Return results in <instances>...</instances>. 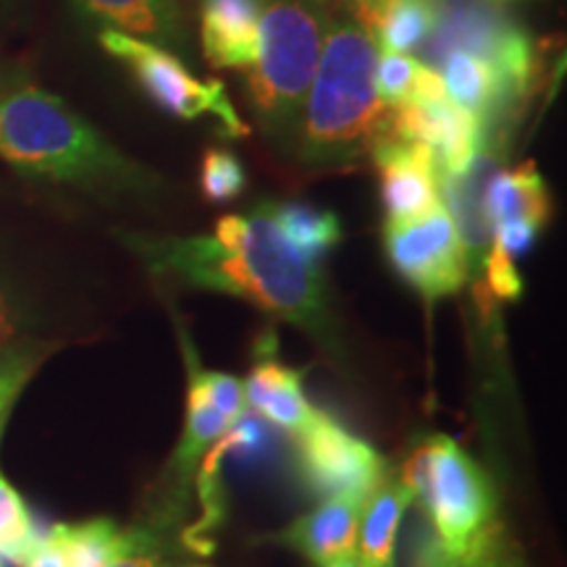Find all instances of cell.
<instances>
[{"mask_svg": "<svg viewBox=\"0 0 567 567\" xmlns=\"http://www.w3.org/2000/svg\"><path fill=\"white\" fill-rule=\"evenodd\" d=\"M124 243L155 276H172L195 289L239 297L268 316L337 347L321 266L284 239L271 203L250 216H224L213 237H147L124 234Z\"/></svg>", "mask_w": 567, "mask_h": 567, "instance_id": "obj_1", "label": "cell"}, {"mask_svg": "<svg viewBox=\"0 0 567 567\" xmlns=\"http://www.w3.org/2000/svg\"><path fill=\"white\" fill-rule=\"evenodd\" d=\"M0 158L24 176L84 189L151 193L161 184L59 95L34 84L0 95Z\"/></svg>", "mask_w": 567, "mask_h": 567, "instance_id": "obj_2", "label": "cell"}, {"mask_svg": "<svg viewBox=\"0 0 567 567\" xmlns=\"http://www.w3.org/2000/svg\"><path fill=\"white\" fill-rule=\"evenodd\" d=\"M379 55V40L368 27L347 13L329 19L295 134L305 166H350L384 137L392 109L381 103L375 87Z\"/></svg>", "mask_w": 567, "mask_h": 567, "instance_id": "obj_3", "label": "cell"}, {"mask_svg": "<svg viewBox=\"0 0 567 567\" xmlns=\"http://www.w3.org/2000/svg\"><path fill=\"white\" fill-rule=\"evenodd\" d=\"M326 30L329 17L321 0H264L247 95L258 124L284 145L295 142Z\"/></svg>", "mask_w": 567, "mask_h": 567, "instance_id": "obj_4", "label": "cell"}, {"mask_svg": "<svg viewBox=\"0 0 567 567\" xmlns=\"http://www.w3.org/2000/svg\"><path fill=\"white\" fill-rule=\"evenodd\" d=\"M402 481L423 502L436 542L455 557L496 517V492L488 473L450 436H429L408 460Z\"/></svg>", "mask_w": 567, "mask_h": 567, "instance_id": "obj_5", "label": "cell"}, {"mask_svg": "<svg viewBox=\"0 0 567 567\" xmlns=\"http://www.w3.org/2000/svg\"><path fill=\"white\" fill-rule=\"evenodd\" d=\"M97 40H101L105 53H111L113 59L122 61L132 71L140 87L147 92V97L172 116L193 122V118L210 113L221 122L226 137H247L250 134L243 116L234 111V103L229 101V92H226L221 80H197L193 71L184 66V61L168 53L166 48L118 30H109V27L101 30Z\"/></svg>", "mask_w": 567, "mask_h": 567, "instance_id": "obj_6", "label": "cell"}, {"mask_svg": "<svg viewBox=\"0 0 567 567\" xmlns=\"http://www.w3.org/2000/svg\"><path fill=\"white\" fill-rule=\"evenodd\" d=\"M386 258L425 302H436L465 287L471 264L457 226L444 205L405 224H386Z\"/></svg>", "mask_w": 567, "mask_h": 567, "instance_id": "obj_7", "label": "cell"}, {"mask_svg": "<svg viewBox=\"0 0 567 567\" xmlns=\"http://www.w3.org/2000/svg\"><path fill=\"white\" fill-rule=\"evenodd\" d=\"M295 439L305 481L323 496L368 499L381 481L392 476V467L371 444L323 413Z\"/></svg>", "mask_w": 567, "mask_h": 567, "instance_id": "obj_8", "label": "cell"}, {"mask_svg": "<svg viewBox=\"0 0 567 567\" xmlns=\"http://www.w3.org/2000/svg\"><path fill=\"white\" fill-rule=\"evenodd\" d=\"M389 134L421 142L434 153L439 174L457 176L471 166L486 142V124L446 97L431 105H400L389 113Z\"/></svg>", "mask_w": 567, "mask_h": 567, "instance_id": "obj_9", "label": "cell"}, {"mask_svg": "<svg viewBox=\"0 0 567 567\" xmlns=\"http://www.w3.org/2000/svg\"><path fill=\"white\" fill-rule=\"evenodd\" d=\"M368 155L381 179L386 224L413 221L442 205L436 158L421 142L396 140L386 132Z\"/></svg>", "mask_w": 567, "mask_h": 567, "instance_id": "obj_10", "label": "cell"}, {"mask_svg": "<svg viewBox=\"0 0 567 567\" xmlns=\"http://www.w3.org/2000/svg\"><path fill=\"white\" fill-rule=\"evenodd\" d=\"M365 499L360 496H326L310 513L297 517L276 536L284 547L300 551L313 565H331L358 551V528Z\"/></svg>", "mask_w": 567, "mask_h": 567, "instance_id": "obj_11", "label": "cell"}, {"mask_svg": "<svg viewBox=\"0 0 567 567\" xmlns=\"http://www.w3.org/2000/svg\"><path fill=\"white\" fill-rule=\"evenodd\" d=\"M264 0H200L203 55L213 69L250 71Z\"/></svg>", "mask_w": 567, "mask_h": 567, "instance_id": "obj_12", "label": "cell"}, {"mask_svg": "<svg viewBox=\"0 0 567 567\" xmlns=\"http://www.w3.org/2000/svg\"><path fill=\"white\" fill-rule=\"evenodd\" d=\"M245 400L247 408L292 436H300L318 417V410L302 392V373L284 365L281 360H276V354L268 352L260 354L247 375Z\"/></svg>", "mask_w": 567, "mask_h": 567, "instance_id": "obj_13", "label": "cell"}, {"mask_svg": "<svg viewBox=\"0 0 567 567\" xmlns=\"http://www.w3.org/2000/svg\"><path fill=\"white\" fill-rule=\"evenodd\" d=\"M481 208H484L492 237L499 226L513 221H530L544 229L551 218L549 184L534 161L515 168H496L492 179L486 182Z\"/></svg>", "mask_w": 567, "mask_h": 567, "instance_id": "obj_14", "label": "cell"}, {"mask_svg": "<svg viewBox=\"0 0 567 567\" xmlns=\"http://www.w3.org/2000/svg\"><path fill=\"white\" fill-rule=\"evenodd\" d=\"M87 17L153 45L179 48L187 42L176 0H74Z\"/></svg>", "mask_w": 567, "mask_h": 567, "instance_id": "obj_15", "label": "cell"}, {"mask_svg": "<svg viewBox=\"0 0 567 567\" xmlns=\"http://www.w3.org/2000/svg\"><path fill=\"white\" fill-rule=\"evenodd\" d=\"M61 549L66 567H105L113 559L140 549H153V538L145 530H124L109 517L84 523H59L48 530Z\"/></svg>", "mask_w": 567, "mask_h": 567, "instance_id": "obj_16", "label": "cell"}, {"mask_svg": "<svg viewBox=\"0 0 567 567\" xmlns=\"http://www.w3.org/2000/svg\"><path fill=\"white\" fill-rule=\"evenodd\" d=\"M413 505L415 494L396 476L384 478L368 494L358 528V557L363 559L365 567H394L400 523Z\"/></svg>", "mask_w": 567, "mask_h": 567, "instance_id": "obj_17", "label": "cell"}, {"mask_svg": "<svg viewBox=\"0 0 567 567\" xmlns=\"http://www.w3.org/2000/svg\"><path fill=\"white\" fill-rule=\"evenodd\" d=\"M442 63L444 90L452 103L478 116L486 124V130H492L499 122V116H509L499 76L484 59L463 51V48H452Z\"/></svg>", "mask_w": 567, "mask_h": 567, "instance_id": "obj_18", "label": "cell"}, {"mask_svg": "<svg viewBox=\"0 0 567 567\" xmlns=\"http://www.w3.org/2000/svg\"><path fill=\"white\" fill-rule=\"evenodd\" d=\"M442 0H381L371 32L381 53H410L436 32Z\"/></svg>", "mask_w": 567, "mask_h": 567, "instance_id": "obj_19", "label": "cell"}, {"mask_svg": "<svg viewBox=\"0 0 567 567\" xmlns=\"http://www.w3.org/2000/svg\"><path fill=\"white\" fill-rule=\"evenodd\" d=\"M271 213L284 239L313 264L342 243V224L337 213L308 203H271Z\"/></svg>", "mask_w": 567, "mask_h": 567, "instance_id": "obj_20", "label": "cell"}, {"mask_svg": "<svg viewBox=\"0 0 567 567\" xmlns=\"http://www.w3.org/2000/svg\"><path fill=\"white\" fill-rule=\"evenodd\" d=\"M231 421L221 410L210 405L197 389L189 386V402H187V423H184L182 442L176 446L174 465L179 471V478L189 476L195 471V465L208 455L221 439L229 434Z\"/></svg>", "mask_w": 567, "mask_h": 567, "instance_id": "obj_21", "label": "cell"}, {"mask_svg": "<svg viewBox=\"0 0 567 567\" xmlns=\"http://www.w3.org/2000/svg\"><path fill=\"white\" fill-rule=\"evenodd\" d=\"M53 350V344L34 342V339L9 347V350H0V436H3V429L21 392H24L32 375L40 371V365L45 363V358Z\"/></svg>", "mask_w": 567, "mask_h": 567, "instance_id": "obj_22", "label": "cell"}, {"mask_svg": "<svg viewBox=\"0 0 567 567\" xmlns=\"http://www.w3.org/2000/svg\"><path fill=\"white\" fill-rule=\"evenodd\" d=\"M40 538L42 534L34 528L27 502L0 473V557L21 565L38 547Z\"/></svg>", "mask_w": 567, "mask_h": 567, "instance_id": "obj_23", "label": "cell"}, {"mask_svg": "<svg viewBox=\"0 0 567 567\" xmlns=\"http://www.w3.org/2000/svg\"><path fill=\"white\" fill-rule=\"evenodd\" d=\"M436 567H530L526 551L509 536V530L499 523H492L486 530L467 544L465 551L450 557L444 555Z\"/></svg>", "mask_w": 567, "mask_h": 567, "instance_id": "obj_24", "label": "cell"}, {"mask_svg": "<svg viewBox=\"0 0 567 567\" xmlns=\"http://www.w3.org/2000/svg\"><path fill=\"white\" fill-rule=\"evenodd\" d=\"M187 365H189V386L197 389L213 408L221 410L229 421L237 425L245 421L247 415V400H245V384L234 379L229 373L205 371L195 363V352L187 347Z\"/></svg>", "mask_w": 567, "mask_h": 567, "instance_id": "obj_25", "label": "cell"}, {"mask_svg": "<svg viewBox=\"0 0 567 567\" xmlns=\"http://www.w3.org/2000/svg\"><path fill=\"white\" fill-rule=\"evenodd\" d=\"M247 184V174L243 161L226 147H210L203 155V176L200 189L208 203H231L234 197L243 195Z\"/></svg>", "mask_w": 567, "mask_h": 567, "instance_id": "obj_26", "label": "cell"}, {"mask_svg": "<svg viewBox=\"0 0 567 567\" xmlns=\"http://www.w3.org/2000/svg\"><path fill=\"white\" fill-rule=\"evenodd\" d=\"M417 59L408 53H381L379 69H375V87L386 109H400L410 103Z\"/></svg>", "mask_w": 567, "mask_h": 567, "instance_id": "obj_27", "label": "cell"}, {"mask_svg": "<svg viewBox=\"0 0 567 567\" xmlns=\"http://www.w3.org/2000/svg\"><path fill=\"white\" fill-rule=\"evenodd\" d=\"M486 271V284H488V295L496 297V300H517L523 295V279L517 274L515 260L499 250V247L492 245L488 247L484 266Z\"/></svg>", "mask_w": 567, "mask_h": 567, "instance_id": "obj_28", "label": "cell"}, {"mask_svg": "<svg viewBox=\"0 0 567 567\" xmlns=\"http://www.w3.org/2000/svg\"><path fill=\"white\" fill-rule=\"evenodd\" d=\"M32 342L27 337V313L21 310L17 297L0 284V350H9V347Z\"/></svg>", "mask_w": 567, "mask_h": 567, "instance_id": "obj_29", "label": "cell"}, {"mask_svg": "<svg viewBox=\"0 0 567 567\" xmlns=\"http://www.w3.org/2000/svg\"><path fill=\"white\" fill-rule=\"evenodd\" d=\"M442 101H446V90H444L442 74H439L434 66H429V63L417 61L413 90H410V103H413V105H431V103H442Z\"/></svg>", "mask_w": 567, "mask_h": 567, "instance_id": "obj_30", "label": "cell"}, {"mask_svg": "<svg viewBox=\"0 0 567 567\" xmlns=\"http://www.w3.org/2000/svg\"><path fill=\"white\" fill-rule=\"evenodd\" d=\"M21 567H66V563H63V555L61 549L55 547V542L51 536H42L38 547L32 549V555L21 563Z\"/></svg>", "mask_w": 567, "mask_h": 567, "instance_id": "obj_31", "label": "cell"}, {"mask_svg": "<svg viewBox=\"0 0 567 567\" xmlns=\"http://www.w3.org/2000/svg\"><path fill=\"white\" fill-rule=\"evenodd\" d=\"M321 3H326V0H321ZM331 3H342L354 21H360V24L371 30L381 0H331Z\"/></svg>", "mask_w": 567, "mask_h": 567, "instance_id": "obj_32", "label": "cell"}, {"mask_svg": "<svg viewBox=\"0 0 567 567\" xmlns=\"http://www.w3.org/2000/svg\"><path fill=\"white\" fill-rule=\"evenodd\" d=\"M105 567H155L153 549H140V551H132V555L113 559V563H111V565H105Z\"/></svg>", "mask_w": 567, "mask_h": 567, "instance_id": "obj_33", "label": "cell"}, {"mask_svg": "<svg viewBox=\"0 0 567 567\" xmlns=\"http://www.w3.org/2000/svg\"><path fill=\"white\" fill-rule=\"evenodd\" d=\"M316 567H365V563H363V559L358 557V551H354L352 557L339 559V563H331V565H316Z\"/></svg>", "mask_w": 567, "mask_h": 567, "instance_id": "obj_34", "label": "cell"}, {"mask_svg": "<svg viewBox=\"0 0 567 567\" xmlns=\"http://www.w3.org/2000/svg\"><path fill=\"white\" fill-rule=\"evenodd\" d=\"M486 3H492V6H502V3H513V0H486Z\"/></svg>", "mask_w": 567, "mask_h": 567, "instance_id": "obj_35", "label": "cell"}, {"mask_svg": "<svg viewBox=\"0 0 567 567\" xmlns=\"http://www.w3.org/2000/svg\"><path fill=\"white\" fill-rule=\"evenodd\" d=\"M0 567H6V563H3V557H0Z\"/></svg>", "mask_w": 567, "mask_h": 567, "instance_id": "obj_36", "label": "cell"}]
</instances>
